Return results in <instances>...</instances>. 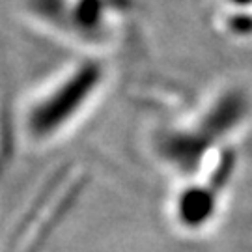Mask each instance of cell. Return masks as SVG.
<instances>
[{
  "label": "cell",
  "instance_id": "cell-1",
  "mask_svg": "<svg viewBox=\"0 0 252 252\" xmlns=\"http://www.w3.org/2000/svg\"><path fill=\"white\" fill-rule=\"evenodd\" d=\"M107 65L97 56H84L56 73L28 99L23 131L32 144H49L71 129L103 90Z\"/></svg>",
  "mask_w": 252,
  "mask_h": 252
},
{
  "label": "cell",
  "instance_id": "cell-2",
  "mask_svg": "<svg viewBox=\"0 0 252 252\" xmlns=\"http://www.w3.org/2000/svg\"><path fill=\"white\" fill-rule=\"evenodd\" d=\"M37 25L86 47L110 43L135 13L136 0H28Z\"/></svg>",
  "mask_w": 252,
  "mask_h": 252
},
{
  "label": "cell",
  "instance_id": "cell-3",
  "mask_svg": "<svg viewBox=\"0 0 252 252\" xmlns=\"http://www.w3.org/2000/svg\"><path fill=\"white\" fill-rule=\"evenodd\" d=\"M220 6L226 11L228 21H247L252 17V0H220Z\"/></svg>",
  "mask_w": 252,
  "mask_h": 252
}]
</instances>
